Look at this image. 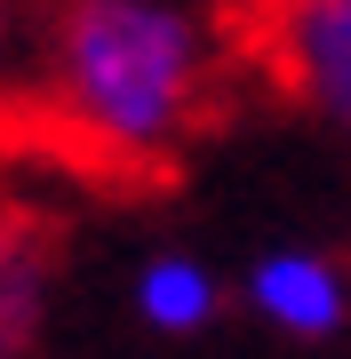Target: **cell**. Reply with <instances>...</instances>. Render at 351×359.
I'll return each instance as SVG.
<instances>
[{
	"label": "cell",
	"mask_w": 351,
	"mask_h": 359,
	"mask_svg": "<svg viewBox=\"0 0 351 359\" xmlns=\"http://www.w3.org/2000/svg\"><path fill=\"white\" fill-rule=\"evenodd\" d=\"M40 96L80 152L160 168L208 104V32L184 0H56Z\"/></svg>",
	"instance_id": "obj_1"
},
{
	"label": "cell",
	"mask_w": 351,
	"mask_h": 359,
	"mask_svg": "<svg viewBox=\"0 0 351 359\" xmlns=\"http://www.w3.org/2000/svg\"><path fill=\"white\" fill-rule=\"evenodd\" d=\"M263 56L280 88L351 144V0H263Z\"/></svg>",
	"instance_id": "obj_2"
},
{
	"label": "cell",
	"mask_w": 351,
	"mask_h": 359,
	"mask_svg": "<svg viewBox=\"0 0 351 359\" xmlns=\"http://www.w3.org/2000/svg\"><path fill=\"white\" fill-rule=\"evenodd\" d=\"M240 304L287 344H336L351 327V271L327 248H263L240 271Z\"/></svg>",
	"instance_id": "obj_3"
},
{
	"label": "cell",
	"mask_w": 351,
	"mask_h": 359,
	"mask_svg": "<svg viewBox=\"0 0 351 359\" xmlns=\"http://www.w3.org/2000/svg\"><path fill=\"white\" fill-rule=\"evenodd\" d=\"M128 311L160 335V344H192V335H208L223 320V280H216L208 256H192V248H152V256L136 264V280H128Z\"/></svg>",
	"instance_id": "obj_4"
},
{
	"label": "cell",
	"mask_w": 351,
	"mask_h": 359,
	"mask_svg": "<svg viewBox=\"0 0 351 359\" xmlns=\"http://www.w3.org/2000/svg\"><path fill=\"white\" fill-rule=\"evenodd\" d=\"M48 327V248L25 224H0V359H32Z\"/></svg>",
	"instance_id": "obj_5"
},
{
	"label": "cell",
	"mask_w": 351,
	"mask_h": 359,
	"mask_svg": "<svg viewBox=\"0 0 351 359\" xmlns=\"http://www.w3.org/2000/svg\"><path fill=\"white\" fill-rule=\"evenodd\" d=\"M0 65H8V0H0Z\"/></svg>",
	"instance_id": "obj_6"
}]
</instances>
